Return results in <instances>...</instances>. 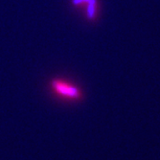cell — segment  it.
<instances>
[{
	"mask_svg": "<svg viewBox=\"0 0 160 160\" xmlns=\"http://www.w3.org/2000/svg\"><path fill=\"white\" fill-rule=\"evenodd\" d=\"M53 88L58 94L69 97V98H74L77 97L79 94V91L76 87L67 84L64 82L62 81H54L53 82Z\"/></svg>",
	"mask_w": 160,
	"mask_h": 160,
	"instance_id": "1",
	"label": "cell"
},
{
	"mask_svg": "<svg viewBox=\"0 0 160 160\" xmlns=\"http://www.w3.org/2000/svg\"><path fill=\"white\" fill-rule=\"evenodd\" d=\"M87 10H86V17L90 20H94L97 18L98 13V0H89V2L86 4Z\"/></svg>",
	"mask_w": 160,
	"mask_h": 160,
	"instance_id": "2",
	"label": "cell"
},
{
	"mask_svg": "<svg viewBox=\"0 0 160 160\" xmlns=\"http://www.w3.org/2000/svg\"><path fill=\"white\" fill-rule=\"evenodd\" d=\"M89 2V0H73V3L75 5H86Z\"/></svg>",
	"mask_w": 160,
	"mask_h": 160,
	"instance_id": "3",
	"label": "cell"
}]
</instances>
